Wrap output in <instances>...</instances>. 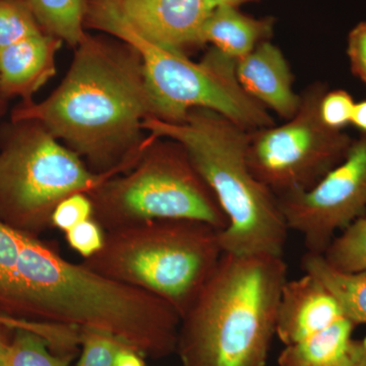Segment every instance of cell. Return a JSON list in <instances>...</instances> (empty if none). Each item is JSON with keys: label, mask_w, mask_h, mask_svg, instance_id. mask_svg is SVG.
<instances>
[{"label": "cell", "mask_w": 366, "mask_h": 366, "mask_svg": "<svg viewBox=\"0 0 366 366\" xmlns=\"http://www.w3.org/2000/svg\"><path fill=\"white\" fill-rule=\"evenodd\" d=\"M71 69L51 95L21 102L11 122L30 120L66 142L93 172L122 173L139 162L150 139L143 122L154 117L141 57L131 47L86 35Z\"/></svg>", "instance_id": "obj_1"}, {"label": "cell", "mask_w": 366, "mask_h": 366, "mask_svg": "<svg viewBox=\"0 0 366 366\" xmlns=\"http://www.w3.org/2000/svg\"><path fill=\"white\" fill-rule=\"evenodd\" d=\"M287 273L279 255L223 252L182 317V366H266Z\"/></svg>", "instance_id": "obj_2"}, {"label": "cell", "mask_w": 366, "mask_h": 366, "mask_svg": "<svg viewBox=\"0 0 366 366\" xmlns=\"http://www.w3.org/2000/svg\"><path fill=\"white\" fill-rule=\"evenodd\" d=\"M152 139L182 144L227 217L220 231L223 252L283 257L289 228L278 199L247 163L249 131L208 109L192 110L179 124L149 117Z\"/></svg>", "instance_id": "obj_3"}, {"label": "cell", "mask_w": 366, "mask_h": 366, "mask_svg": "<svg viewBox=\"0 0 366 366\" xmlns=\"http://www.w3.org/2000/svg\"><path fill=\"white\" fill-rule=\"evenodd\" d=\"M220 231L189 219L134 224L106 231L102 249L81 264L162 298L182 317L220 262Z\"/></svg>", "instance_id": "obj_4"}, {"label": "cell", "mask_w": 366, "mask_h": 366, "mask_svg": "<svg viewBox=\"0 0 366 366\" xmlns=\"http://www.w3.org/2000/svg\"><path fill=\"white\" fill-rule=\"evenodd\" d=\"M86 24L112 34L141 57L154 117L179 124L192 110L219 113L247 131L273 127L269 110L243 90L236 60L212 48L201 62L182 51L159 45L137 32L105 0H86Z\"/></svg>", "instance_id": "obj_5"}, {"label": "cell", "mask_w": 366, "mask_h": 366, "mask_svg": "<svg viewBox=\"0 0 366 366\" xmlns=\"http://www.w3.org/2000/svg\"><path fill=\"white\" fill-rule=\"evenodd\" d=\"M169 141L151 139L134 167L88 194L93 219L105 231L158 219L201 221L219 230L227 227V217L187 152Z\"/></svg>", "instance_id": "obj_6"}, {"label": "cell", "mask_w": 366, "mask_h": 366, "mask_svg": "<svg viewBox=\"0 0 366 366\" xmlns=\"http://www.w3.org/2000/svg\"><path fill=\"white\" fill-rule=\"evenodd\" d=\"M118 174L93 172L37 122H11L0 139V221L40 237L52 228L60 202L79 192L90 194Z\"/></svg>", "instance_id": "obj_7"}, {"label": "cell", "mask_w": 366, "mask_h": 366, "mask_svg": "<svg viewBox=\"0 0 366 366\" xmlns=\"http://www.w3.org/2000/svg\"><path fill=\"white\" fill-rule=\"evenodd\" d=\"M327 90L326 84L315 81L301 94L298 112L285 124L249 132L250 170L277 197L312 189L350 149L354 139L320 117Z\"/></svg>", "instance_id": "obj_8"}, {"label": "cell", "mask_w": 366, "mask_h": 366, "mask_svg": "<svg viewBox=\"0 0 366 366\" xmlns=\"http://www.w3.org/2000/svg\"><path fill=\"white\" fill-rule=\"evenodd\" d=\"M277 199L289 230L302 235L308 252L324 254L341 231L366 216V134L312 189Z\"/></svg>", "instance_id": "obj_9"}, {"label": "cell", "mask_w": 366, "mask_h": 366, "mask_svg": "<svg viewBox=\"0 0 366 366\" xmlns=\"http://www.w3.org/2000/svg\"><path fill=\"white\" fill-rule=\"evenodd\" d=\"M144 38L183 52L203 44L204 24L215 6L209 0H105Z\"/></svg>", "instance_id": "obj_10"}, {"label": "cell", "mask_w": 366, "mask_h": 366, "mask_svg": "<svg viewBox=\"0 0 366 366\" xmlns=\"http://www.w3.org/2000/svg\"><path fill=\"white\" fill-rule=\"evenodd\" d=\"M345 317L340 303L312 274L287 280L277 312L276 336L285 346L319 333Z\"/></svg>", "instance_id": "obj_11"}, {"label": "cell", "mask_w": 366, "mask_h": 366, "mask_svg": "<svg viewBox=\"0 0 366 366\" xmlns=\"http://www.w3.org/2000/svg\"><path fill=\"white\" fill-rule=\"evenodd\" d=\"M236 76L243 90L267 110L288 120L298 112L301 96L293 89V74L285 55L269 41L236 60Z\"/></svg>", "instance_id": "obj_12"}, {"label": "cell", "mask_w": 366, "mask_h": 366, "mask_svg": "<svg viewBox=\"0 0 366 366\" xmlns=\"http://www.w3.org/2000/svg\"><path fill=\"white\" fill-rule=\"evenodd\" d=\"M61 42L42 32L0 50V89L4 97L32 101L34 94L54 76Z\"/></svg>", "instance_id": "obj_13"}, {"label": "cell", "mask_w": 366, "mask_h": 366, "mask_svg": "<svg viewBox=\"0 0 366 366\" xmlns=\"http://www.w3.org/2000/svg\"><path fill=\"white\" fill-rule=\"evenodd\" d=\"M356 325L346 317L305 340L285 346L278 358L279 366H353L362 341L352 335Z\"/></svg>", "instance_id": "obj_14"}, {"label": "cell", "mask_w": 366, "mask_h": 366, "mask_svg": "<svg viewBox=\"0 0 366 366\" xmlns=\"http://www.w3.org/2000/svg\"><path fill=\"white\" fill-rule=\"evenodd\" d=\"M271 20L244 16L236 7L216 6L203 29L202 41L211 43L226 56L238 60L254 51L272 33Z\"/></svg>", "instance_id": "obj_15"}, {"label": "cell", "mask_w": 366, "mask_h": 366, "mask_svg": "<svg viewBox=\"0 0 366 366\" xmlns=\"http://www.w3.org/2000/svg\"><path fill=\"white\" fill-rule=\"evenodd\" d=\"M302 268L319 279L340 303L347 319L366 325V271L345 273L330 266L324 255L307 252L302 257Z\"/></svg>", "instance_id": "obj_16"}, {"label": "cell", "mask_w": 366, "mask_h": 366, "mask_svg": "<svg viewBox=\"0 0 366 366\" xmlns=\"http://www.w3.org/2000/svg\"><path fill=\"white\" fill-rule=\"evenodd\" d=\"M60 332L53 325L19 320L9 342L6 366H69L72 355L55 352L49 341Z\"/></svg>", "instance_id": "obj_17"}, {"label": "cell", "mask_w": 366, "mask_h": 366, "mask_svg": "<svg viewBox=\"0 0 366 366\" xmlns=\"http://www.w3.org/2000/svg\"><path fill=\"white\" fill-rule=\"evenodd\" d=\"M43 32L78 47L85 38L86 0H21Z\"/></svg>", "instance_id": "obj_18"}, {"label": "cell", "mask_w": 366, "mask_h": 366, "mask_svg": "<svg viewBox=\"0 0 366 366\" xmlns=\"http://www.w3.org/2000/svg\"><path fill=\"white\" fill-rule=\"evenodd\" d=\"M322 255L327 264L337 271L345 273L366 271V216L341 231Z\"/></svg>", "instance_id": "obj_19"}, {"label": "cell", "mask_w": 366, "mask_h": 366, "mask_svg": "<svg viewBox=\"0 0 366 366\" xmlns=\"http://www.w3.org/2000/svg\"><path fill=\"white\" fill-rule=\"evenodd\" d=\"M42 32L24 2L0 0V50Z\"/></svg>", "instance_id": "obj_20"}, {"label": "cell", "mask_w": 366, "mask_h": 366, "mask_svg": "<svg viewBox=\"0 0 366 366\" xmlns=\"http://www.w3.org/2000/svg\"><path fill=\"white\" fill-rule=\"evenodd\" d=\"M79 345L81 355L76 366H113L120 349L129 346L109 332L94 327L79 329Z\"/></svg>", "instance_id": "obj_21"}, {"label": "cell", "mask_w": 366, "mask_h": 366, "mask_svg": "<svg viewBox=\"0 0 366 366\" xmlns=\"http://www.w3.org/2000/svg\"><path fill=\"white\" fill-rule=\"evenodd\" d=\"M21 232L0 221V315L11 310V277L19 249Z\"/></svg>", "instance_id": "obj_22"}, {"label": "cell", "mask_w": 366, "mask_h": 366, "mask_svg": "<svg viewBox=\"0 0 366 366\" xmlns=\"http://www.w3.org/2000/svg\"><path fill=\"white\" fill-rule=\"evenodd\" d=\"M355 101L345 90H327L320 104V114L324 124L336 131H343L351 124Z\"/></svg>", "instance_id": "obj_23"}, {"label": "cell", "mask_w": 366, "mask_h": 366, "mask_svg": "<svg viewBox=\"0 0 366 366\" xmlns=\"http://www.w3.org/2000/svg\"><path fill=\"white\" fill-rule=\"evenodd\" d=\"M93 218V204L88 194H71L60 202L52 214V228L66 233L78 224Z\"/></svg>", "instance_id": "obj_24"}, {"label": "cell", "mask_w": 366, "mask_h": 366, "mask_svg": "<svg viewBox=\"0 0 366 366\" xmlns=\"http://www.w3.org/2000/svg\"><path fill=\"white\" fill-rule=\"evenodd\" d=\"M64 234L69 247L86 259L102 249L106 231L97 221L91 218L69 229Z\"/></svg>", "instance_id": "obj_25"}, {"label": "cell", "mask_w": 366, "mask_h": 366, "mask_svg": "<svg viewBox=\"0 0 366 366\" xmlns=\"http://www.w3.org/2000/svg\"><path fill=\"white\" fill-rule=\"evenodd\" d=\"M347 57L354 76L366 86V21L358 24L349 34Z\"/></svg>", "instance_id": "obj_26"}, {"label": "cell", "mask_w": 366, "mask_h": 366, "mask_svg": "<svg viewBox=\"0 0 366 366\" xmlns=\"http://www.w3.org/2000/svg\"><path fill=\"white\" fill-rule=\"evenodd\" d=\"M144 358L136 349L124 346L117 353L113 366H146Z\"/></svg>", "instance_id": "obj_27"}, {"label": "cell", "mask_w": 366, "mask_h": 366, "mask_svg": "<svg viewBox=\"0 0 366 366\" xmlns=\"http://www.w3.org/2000/svg\"><path fill=\"white\" fill-rule=\"evenodd\" d=\"M9 317L0 315V366H6V354L14 329L9 326Z\"/></svg>", "instance_id": "obj_28"}, {"label": "cell", "mask_w": 366, "mask_h": 366, "mask_svg": "<svg viewBox=\"0 0 366 366\" xmlns=\"http://www.w3.org/2000/svg\"><path fill=\"white\" fill-rule=\"evenodd\" d=\"M351 124L360 132L361 134H366V99L356 102L354 105Z\"/></svg>", "instance_id": "obj_29"}, {"label": "cell", "mask_w": 366, "mask_h": 366, "mask_svg": "<svg viewBox=\"0 0 366 366\" xmlns=\"http://www.w3.org/2000/svg\"><path fill=\"white\" fill-rule=\"evenodd\" d=\"M209 1L215 7L220 6L237 7L239 4L252 1V0H209Z\"/></svg>", "instance_id": "obj_30"}, {"label": "cell", "mask_w": 366, "mask_h": 366, "mask_svg": "<svg viewBox=\"0 0 366 366\" xmlns=\"http://www.w3.org/2000/svg\"><path fill=\"white\" fill-rule=\"evenodd\" d=\"M361 341H362V346H361L360 354L353 366H366V336L361 339Z\"/></svg>", "instance_id": "obj_31"}, {"label": "cell", "mask_w": 366, "mask_h": 366, "mask_svg": "<svg viewBox=\"0 0 366 366\" xmlns=\"http://www.w3.org/2000/svg\"><path fill=\"white\" fill-rule=\"evenodd\" d=\"M6 98L4 97L2 94L1 89H0V114H1L2 110H4V102H6Z\"/></svg>", "instance_id": "obj_32"}]
</instances>
